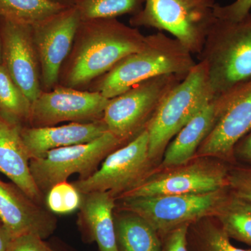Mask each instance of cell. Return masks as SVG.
Returning a JSON list of instances; mask_svg holds the SVG:
<instances>
[{
    "mask_svg": "<svg viewBox=\"0 0 251 251\" xmlns=\"http://www.w3.org/2000/svg\"><path fill=\"white\" fill-rule=\"evenodd\" d=\"M138 28L117 18L80 21L72 50L63 64L59 85L87 90L89 86L145 43Z\"/></svg>",
    "mask_w": 251,
    "mask_h": 251,
    "instance_id": "1",
    "label": "cell"
},
{
    "mask_svg": "<svg viewBox=\"0 0 251 251\" xmlns=\"http://www.w3.org/2000/svg\"><path fill=\"white\" fill-rule=\"evenodd\" d=\"M196 63L193 54L177 39L158 31L146 36L140 50L121 59L87 90L112 99L151 77L173 74L186 75Z\"/></svg>",
    "mask_w": 251,
    "mask_h": 251,
    "instance_id": "2",
    "label": "cell"
},
{
    "mask_svg": "<svg viewBox=\"0 0 251 251\" xmlns=\"http://www.w3.org/2000/svg\"><path fill=\"white\" fill-rule=\"evenodd\" d=\"M199 62L205 63L214 99L251 80V12L239 21L216 18Z\"/></svg>",
    "mask_w": 251,
    "mask_h": 251,
    "instance_id": "3",
    "label": "cell"
},
{
    "mask_svg": "<svg viewBox=\"0 0 251 251\" xmlns=\"http://www.w3.org/2000/svg\"><path fill=\"white\" fill-rule=\"evenodd\" d=\"M214 99L205 63L198 62L168 94L147 127L150 158L159 165L168 144Z\"/></svg>",
    "mask_w": 251,
    "mask_h": 251,
    "instance_id": "4",
    "label": "cell"
},
{
    "mask_svg": "<svg viewBox=\"0 0 251 251\" xmlns=\"http://www.w3.org/2000/svg\"><path fill=\"white\" fill-rule=\"evenodd\" d=\"M216 4V0H145L143 9L130 17L129 24L168 31L198 55L215 23Z\"/></svg>",
    "mask_w": 251,
    "mask_h": 251,
    "instance_id": "5",
    "label": "cell"
},
{
    "mask_svg": "<svg viewBox=\"0 0 251 251\" xmlns=\"http://www.w3.org/2000/svg\"><path fill=\"white\" fill-rule=\"evenodd\" d=\"M186 75L173 74L151 77L109 99L103 116L108 131L125 145L134 139L147 129L162 102Z\"/></svg>",
    "mask_w": 251,
    "mask_h": 251,
    "instance_id": "6",
    "label": "cell"
},
{
    "mask_svg": "<svg viewBox=\"0 0 251 251\" xmlns=\"http://www.w3.org/2000/svg\"><path fill=\"white\" fill-rule=\"evenodd\" d=\"M229 191L227 187L204 193L125 198L117 200L116 208L141 216L162 237L182 225L214 217Z\"/></svg>",
    "mask_w": 251,
    "mask_h": 251,
    "instance_id": "7",
    "label": "cell"
},
{
    "mask_svg": "<svg viewBox=\"0 0 251 251\" xmlns=\"http://www.w3.org/2000/svg\"><path fill=\"white\" fill-rule=\"evenodd\" d=\"M229 170L226 162L205 156H196L183 164L169 168L157 167L143 182L119 196L116 201L218 191L228 187Z\"/></svg>",
    "mask_w": 251,
    "mask_h": 251,
    "instance_id": "8",
    "label": "cell"
},
{
    "mask_svg": "<svg viewBox=\"0 0 251 251\" xmlns=\"http://www.w3.org/2000/svg\"><path fill=\"white\" fill-rule=\"evenodd\" d=\"M125 145L107 131L89 143L54 149L41 158L30 160L31 175L46 198L52 186L67 181L73 175H78L77 179L88 178L99 169L108 155Z\"/></svg>",
    "mask_w": 251,
    "mask_h": 251,
    "instance_id": "9",
    "label": "cell"
},
{
    "mask_svg": "<svg viewBox=\"0 0 251 251\" xmlns=\"http://www.w3.org/2000/svg\"><path fill=\"white\" fill-rule=\"evenodd\" d=\"M158 166L150 158L148 132L145 129L108 155L93 175L73 184L82 194L109 191L117 199L143 182Z\"/></svg>",
    "mask_w": 251,
    "mask_h": 251,
    "instance_id": "10",
    "label": "cell"
},
{
    "mask_svg": "<svg viewBox=\"0 0 251 251\" xmlns=\"http://www.w3.org/2000/svg\"><path fill=\"white\" fill-rule=\"evenodd\" d=\"M216 122L198 148L196 156L234 161L238 142L251 130V80L226 95L214 99Z\"/></svg>",
    "mask_w": 251,
    "mask_h": 251,
    "instance_id": "11",
    "label": "cell"
},
{
    "mask_svg": "<svg viewBox=\"0 0 251 251\" xmlns=\"http://www.w3.org/2000/svg\"><path fill=\"white\" fill-rule=\"evenodd\" d=\"M109 99L90 90L58 85L41 92L31 103L28 126H52L63 122H92L103 119Z\"/></svg>",
    "mask_w": 251,
    "mask_h": 251,
    "instance_id": "12",
    "label": "cell"
},
{
    "mask_svg": "<svg viewBox=\"0 0 251 251\" xmlns=\"http://www.w3.org/2000/svg\"><path fill=\"white\" fill-rule=\"evenodd\" d=\"M80 21L78 12L73 6L31 26L44 92L59 85L61 69L72 50Z\"/></svg>",
    "mask_w": 251,
    "mask_h": 251,
    "instance_id": "13",
    "label": "cell"
},
{
    "mask_svg": "<svg viewBox=\"0 0 251 251\" xmlns=\"http://www.w3.org/2000/svg\"><path fill=\"white\" fill-rule=\"evenodd\" d=\"M2 65L31 103L43 92L32 27L0 18Z\"/></svg>",
    "mask_w": 251,
    "mask_h": 251,
    "instance_id": "14",
    "label": "cell"
},
{
    "mask_svg": "<svg viewBox=\"0 0 251 251\" xmlns=\"http://www.w3.org/2000/svg\"><path fill=\"white\" fill-rule=\"evenodd\" d=\"M0 222L12 238L32 234L49 238L57 228L54 214L14 184L0 180Z\"/></svg>",
    "mask_w": 251,
    "mask_h": 251,
    "instance_id": "15",
    "label": "cell"
},
{
    "mask_svg": "<svg viewBox=\"0 0 251 251\" xmlns=\"http://www.w3.org/2000/svg\"><path fill=\"white\" fill-rule=\"evenodd\" d=\"M22 127L0 114V173L34 202L46 206V198L31 175L30 158L21 136Z\"/></svg>",
    "mask_w": 251,
    "mask_h": 251,
    "instance_id": "16",
    "label": "cell"
},
{
    "mask_svg": "<svg viewBox=\"0 0 251 251\" xmlns=\"http://www.w3.org/2000/svg\"><path fill=\"white\" fill-rule=\"evenodd\" d=\"M108 131L103 119L98 121L52 126L34 127L25 126L21 136L30 160L41 158L54 149L66 148L89 143Z\"/></svg>",
    "mask_w": 251,
    "mask_h": 251,
    "instance_id": "17",
    "label": "cell"
},
{
    "mask_svg": "<svg viewBox=\"0 0 251 251\" xmlns=\"http://www.w3.org/2000/svg\"><path fill=\"white\" fill-rule=\"evenodd\" d=\"M116 198L109 191L82 194L77 225L84 240L96 242L99 251H119L114 211Z\"/></svg>",
    "mask_w": 251,
    "mask_h": 251,
    "instance_id": "18",
    "label": "cell"
},
{
    "mask_svg": "<svg viewBox=\"0 0 251 251\" xmlns=\"http://www.w3.org/2000/svg\"><path fill=\"white\" fill-rule=\"evenodd\" d=\"M215 122L216 109L213 100L196 114L168 144L158 168L178 166L195 158Z\"/></svg>",
    "mask_w": 251,
    "mask_h": 251,
    "instance_id": "19",
    "label": "cell"
},
{
    "mask_svg": "<svg viewBox=\"0 0 251 251\" xmlns=\"http://www.w3.org/2000/svg\"><path fill=\"white\" fill-rule=\"evenodd\" d=\"M114 219L119 251H162L161 237L141 216L115 206Z\"/></svg>",
    "mask_w": 251,
    "mask_h": 251,
    "instance_id": "20",
    "label": "cell"
},
{
    "mask_svg": "<svg viewBox=\"0 0 251 251\" xmlns=\"http://www.w3.org/2000/svg\"><path fill=\"white\" fill-rule=\"evenodd\" d=\"M214 218L230 239L251 246V203L229 190Z\"/></svg>",
    "mask_w": 251,
    "mask_h": 251,
    "instance_id": "21",
    "label": "cell"
},
{
    "mask_svg": "<svg viewBox=\"0 0 251 251\" xmlns=\"http://www.w3.org/2000/svg\"><path fill=\"white\" fill-rule=\"evenodd\" d=\"M68 7L50 0H0V18L33 26Z\"/></svg>",
    "mask_w": 251,
    "mask_h": 251,
    "instance_id": "22",
    "label": "cell"
},
{
    "mask_svg": "<svg viewBox=\"0 0 251 251\" xmlns=\"http://www.w3.org/2000/svg\"><path fill=\"white\" fill-rule=\"evenodd\" d=\"M31 103L15 83L2 64L0 65V114L11 121L28 125Z\"/></svg>",
    "mask_w": 251,
    "mask_h": 251,
    "instance_id": "23",
    "label": "cell"
},
{
    "mask_svg": "<svg viewBox=\"0 0 251 251\" xmlns=\"http://www.w3.org/2000/svg\"><path fill=\"white\" fill-rule=\"evenodd\" d=\"M145 0H77L75 6L81 21L133 16L143 9Z\"/></svg>",
    "mask_w": 251,
    "mask_h": 251,
    "instance_id": "24",
    "label": "cell"
},
{
    "mask_svg": "<svg viewBox=\"0 0 251 251\" xmlns=\"http://www.w3.org/2000/svg\"><path fill=\"white\" fill-rule=\"evenodd\" d=\"M191 226L196 251H251L234 247L214 217L204 218Z\"/></svg>",
    "mask_w": 251,
    "mask_h": 251,
    "instance_id": "25",
    "label": "cell"
},
{
    "mask_svg": "<svg viewBox=\"0 0 251 251\" xmlns=\"http://www.w3.org/2000/svg\"><path fill=\"white\" fill-rule=\"evenodd\" d=\"M82 193L73 183L62 181L54 185L46 197V206L54 214H68L80 208Z\"/></svg>",
    "mask_w": 251,
    "mask_h": 251,
    "instance_id": "26",
    "label": "cell"
},
{
    "mask_svg": "<svg viewBox=\"0 0 251 251\" xmlns=\"http://www.w3.org/2000/svg\"><path fill=\"white\" fill-rule=\"evenodd\" d=\"M227 182L234 194L251 203V166L229 168Z\"/></svg>",
    "mask_w": 251,
    "mask_h": 251,
    "instance_id": "27",
    "label": "cell"
},
{
    "mask_svg": "<svg viewBox=\"0 0 251 251\" xmlns=\"http://www.w3.org/2000/svg\"><path fill=\"white\" fill-rule=\"evenodd\" d=\"M251 12V0H235L231 4L221 6L217 4L214 10L216 18L239 21Z\"/></svg>",
    "mask_w": 251,
    "mask_h": 251,
    "instance_id": "28",
    "label": "cell"
},
{
    "mask_svg": "<svg viewBox=\"0 0 251 251\" xmlns=\"http://www.w3.org/2000/svg\"><path fill=\"white\" fill-rule=\"evenodd\" d=\"M44 240L35 234H23L11 239L7 251H54Z\"/></svg>",
    "mask_w": 251,
    "mask_h": 251,
    "instance_id": "29",
    "label": "cell"
},
{
    "mask_svg": "<svg viewBox=\"0 0 251 251\" xmlns=\"http://www.w3.org/2000/svg\"><path fill=\"white\" fill-rule=\"evenodd\" d=\"M191 225L179 226L162 236V251H188V235Z\"/></svg>",
    "mask_w": 251,
    "mask_h": 251,
    "instance_id": "30",
    "label": "cell"
},
{
    "mask_svg": "<svg viewBox=\"0 0 251 251\" xmlns=\"http://www.w3.org/2000/svg\"><path fill=\"white\" fill-rule=\"evenodd\" d=\"M234 156L251 166V130L236 145Z\"/></svg>",
    "mask_w": 251,
    "mask_h": 251,
    "instance_id": "31",
    "label": "cell"
},
{
    "mask_svg": "<svg viewBox=\"0 0 251 251\" xmlns=\"http://www.w3.org/2000/svg\"><path fill=\"white\" fill-rule=\"evenodd\" d=\"M11 237L0 223V251H7Z\"/></svg>",
    "mask_w": 251,
    "mask_h": 251,
    "instance_id": "32",
    "label": "cell"
},
{
    "mask_svg": "<svg viewBox=\"0 0 251 251\" xmlns=\"http://www.w3.org/2000/svg\"><path fill=\"white\" fill-rule=\"evenodd\" d=\"M50 1L63 5V6H69H69H74L77 0H50Z\"/></svg>",
    "mask_w": 251,
    "mask_h": 251,
    "instance_id": "33",
    "label": "cell"
},
{
    "mask_svg": "<svg viewBox=\"0 0 251 251\" xmlns=\"http://www.w3.org/2000/svg\"><path fill=\"white\" fill-rule=\"evenodd\" d=\"M2 64V44H1V33H0V65Z\"/></svg>",
    "mask_w": 251,
    "mask_h": 251,
    "instance_id": "34",
    "label": "cell"
},
{
    "mask_svg": "<svg viewBox=\"0 0 251 251\" xmlns=\"http://www.w3.org/2000/svg\"><path fill=\"white\" fill-rule=\"evenodd\" d=\"M53 247L54 251H69L67 250H64V249H62L61 248H55V247Z\"/></svg>",
    "mask_w": 251,
    "mask_h": 251,
    "instance_id": "35",
    "label": "cell"
},
{
    "mask_svg": "<svg viewBox=\"0 0 251 251\" xmlns=\"http://www.w3.org/2000/svg\"><path fill=\"white\" fill-rule=\"evenodd\" d=\"M0 223H1V222H0Z\"/></svg>",
    "mask_w": 251,
    "mask_h": 251,
    "instance_id": "36",
    "label": "cell"
}]
</instances>
